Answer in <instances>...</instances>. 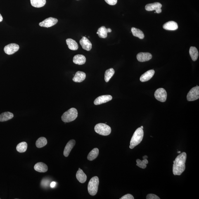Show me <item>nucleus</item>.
<instances>
[{
	"label": "nucleus",
	"mask_w": 199,
	"mask_h": 199,
	"mask_svg": "<svg viewBox=\"0 0 199 199\" xmlns=\"http://www.w3.org/2000/svg\"><path fill=\"white\" fill-rule=\"evenodd\" d=\"M187 154L186 152L180 154L173 161V172L174 175H181L186 169Z\"/></svg>",
	"instance_id": "1"
},
{
	"label": "nucleus",
	"mask_w": 199,
	"mask_h": 199,
	"mask_svg": "<svg viewBox=\"0 0 199 199\" xmlns=\"http://www.w3.org/2000/svg\"><path fill=\"white\" fill-rule=\"evenodd\" d=\"M144 136L143 129L141 127L138 128L133 134L131 138L129 148L133 149L135 147L139 145L142 141Z\"/></svg>",
	"instance_id": "2"
},
{
	"label": "nucleus",
	"mask_w": 199,
	"mask_h": 199,
	"mask_svg": "<svg viewBox=\"0 0 199 199\" xmlns=\"http://www.w3.org/2000/svg\"><path fill=\"white\" fill-rule=\"evenodd\" d=\"M78 115L77 111L76 108H72L63 114L62 120L65 122H70L75 120Z\"/></svg>",
	"instance_id": "3"
},
{
	"label": "nucleus",
	"mask_w": 199,
	"mask_h": 199,
	"mask_svg": "<svg viewBox=\"0 0 199 199\" xmlns=\"http://www.w3.org/2000/svg\"><path fill=\"white\" fill-rule=\"evenodd\" d=\"M99 181L97 176H94L90 180L88 185V191L89 194L94 196L98 193Z\"/></svg>",
	"instance_id": "4"
},
{
	"label": "nucleus",
	"mask_w": 199,
	"mask_h": 199,
	"mask_svg": "<svg viewBox=\"0 0 199 199\" xmlns=\"http://www.w3.org/2000/svg\"><path fill=\"white\" fill-rule=\"evenodd\" d=\"M94 130L98 134L101 136H107L111 132V128L107 124L99 123L95 126Z\"/></svg>",
	"instance_id": "5"
},
{
	"label": "nucleus",
	"mask_w": 199,
	"mask_h": 199,
	"mask_svg": "<svg viewBox=\"0 0 199 199\" xmlns=\"http://www.w3.org/2000/svg\"><path fill=\"white\" fill-rule=\"evenodd\" d=\"M188 101H194L199 98V87L197 86L191 89L187 97Z\"/></svg>",
	"instance_id": "6"
},
{
	"label": "nucleus",
	"mask_w": 199,
	"mask_h": 199,
	"mask_svg": "<svg viewBox=\"0 0 199 199\" xmlns=\"http://www.w3.org/2000/svg\"><path fill=\"white\" fill-rule=\"evenodd\" d=\"M155 97L158 101L164 102L166 100L167 93L166 90L163 88H159L155 93Z\"/></svg>",
	"instance_id": "7"
},
{
	"label": "nucleus",
	"mask_w": 199,
	"mask_h": 199,
	"mask_svg": "<svg viewBox=\"0 0 199 199\" xmlns=\"http://www.w3.org/2000/svg\"><path fill=\"white\" fill-rule=\"evenodd\" d=\"M162 5L160 3L155 2L153 3L147 4L145 6V9L147 11H152L154 10H156V12L157 13H161Z\"/></svg>",
	"instance_id": "8"
},
{
	"label": "nucleus",
	"mask_w": 199,
	"mask_h": 199,
	"mask_svg": "<svg viewBox=\"0 0 199 199\" xmlns=\"http://www.w3.org/2000/svg\"><path fill=\"white\" fill-rule=\"evenodd\" d=\"M19 49V46L18 44L12 43L7 45L4 48V51L7 54L10 55L13 54Z\"/></svg>",
	"instance_id": "9"
},
{
	"label": "nucleus",
	"mask_w": 199,
	"mask_h": 199,
	"mask_svg": "<svg viewBox=\"0 0 199 199\" xmlns=\"http://www.w3.org/2000/svg\"><path fill=\"white\" fill-rule=\"evenodd\" d=\"M58 22V19L54 18H50L46 19L42 22H40V26L48 28L56 25Z\"/></svg>",
	"instance_id": "10"
},
{
	"label": "nucleus",
	"mask_w": 199,
	"mask_h": 199,
	"mask_svg": "<svg viewBox=\"0 0 199 199\" xmlns=\"http://www.w3.org/2000/svg\"><path fill=\"white\" fill-rule=\"evenodd\" d=\"M112 96L110 95H102L98 97L95 100L94 102V104L98 105L106 103L107 102L111 101L112 99Z\"/></svg>",
	"instance_id": "11"
},
{
	"label": "nucleus",
	"mask_w": 199,
	"mask_h": 199,
	"mask_svg": "<svg viewBox=\"0 0 199 199\" xmlns=\"http://www.w3.org/2000/svg\"><path fill=\"white\" fill-rule=\"evenodd\" d=\"M80 44L83 49L86 51H89L92 48V44L91 41L85 37H83L80 40Z\"/></svg>",
	"instance_id": "12"
},
{
	"label": "nucleus",
	"mask_w": 199,
	"mask_h": 199,
	"mask_svg": "<svg viewBox=\"0 0 199 199\" xmlns=\"http://www.w3.org/2000/svg\"><path fill=\"white\" fill-rule=\"evenodd\" d=\"M152 57L151 53H140L136 56L137 60L140 62L149 61L151 59Z\"/></svg>",
	"instance_id": "13"
},
{
	"label": "nucleus",
	"mask_w": 199,
	"mask_h": 199,
	"mask_svg": "<svg viewBox=\"0 0 199 199\" xmlns=\"http://www.w3.org/2000/svg\"><path fill=\"white\" fill-rule=\"evenodd\" d=\"M75 143L76 141L74 139L70 140L67 143L63 151V155L65 157H67L68 156L71 151L75 146Z\"/></svg>",
	"instance_id": "14"
},
{
	"label": "nucleus",
	"mask_w": 199,
	"mask_h": 199,
	"mask_svg": "<svg viewBox=\"0 0 199 199\" xmlns=\"http://www.w3.org/2000/svg\"><path fill=\"white\" fill-rule=\"evenodd\" d=\"M155 71L153 70H150L145 73L140 77V81L141 82H147L151 79L153 77L155 74Z\"/></svg>",
	"instance_id": "15"
},
{
	"label": "nucleus",
	"mask_w": 199,
	"mask_h": 199,
	"mask_svg": "<svg viewBox=\"0 0 199 199\" xmlns=\"http://www.w3.org/2000/svg\"><path fill=\"white\" fill-rule=\"evenodd\" d=\"M112 32L111 29H106L105 26H102L98 29L97 34H98L100 38L105 39L107 36V33Z\"/></svg>",
	"instance_id": "16"
},
{
	"label": "nucleus",
	"mask_w": 199,
	"mask_h": 199,
	"mask_svg": "<svg viewBox=\"0 0 199 199\" xmlns=\"http://www.w3.org/2000/svg\"><path fill=\"white\" fill-rule=\"evenodd\" d=\"M164 29L167 30H176L178 28L177 22L174 21H169L166 22L163 26Z\"/></svg>",
	"instance_id": "17"
},
{
	"label": "nucleus",
	"mask_w": 199,
	"mask_h": 199,
	"mask_svg": "<svg viewBox=\"0 0 199 199\" xmlns=\"http://www.w3.org/2000/svg\"><path fill=\"white\" fill-rule=\"evenodd\" d=\"M86 75L84 72L77 71L73 78L74 82L80 83L83 82L86 78Z\"/></svg>",
	"instance_id": "18"
},
{
	"label": "nucleus",
	"mask_w": 199,
	"mask_h": 199,
	"mask_svg": "<svg viewBox=\"0 0 199 199\" xmlns=\"http://www.w3.org/2000/svg\"><path fill=\"white\" fill-rule=\"evenodd\" d=\"M34 169L38 172L44 173L47 172L48 167L47 165L43 163L39 162L34 166Z\"/></svg>",
	"instance_id": "19"
},
{
	"label": "nucleus",
	"mask_w": 199,
	"mask_h": 199,
	"mask_svg": "<svg viewBox=\"0 0 199 199\" xmlns=\"http://www.w3.org/2000/svg\"><path fill=\"white\" fill-rule=\"evenodd\" d=\"M73 60L76 64L82 65L85 63L86 58L84 55L78 54L74 57Z\"/></svg>",
	"instance_id": "20"
},
{
	"label": "nucleus",
	"mask_w": 199,
	"mask_h": 199,
	"mask_svg": "<svg viewBox=\"0 0 199 199\" xmlns=\"http://www.w3.org/2000/svg\"><path fill=\"white\" fill-rule=\"evenodd\" d=\"M76 177L79 182L84 183L87 180V176L83 172L82 169L79 168L76 174Z\"/></svg>",
	"instance_id": "21"
},
{
	"label": "nucleus",
	"mask_w": 199,
	"mask_h": 199,
	"mask_svg": "<svg viewBox=\"0 0 199 199\" xmlns=\"http://www.w3.org/2000/svg\"><path fill=\"white\" fill-rule=\"evenodd\" d=\"M66 43L69 49L73 51H75L78 49V45L74 40L71 39H67Z\"/></svg>",
	"instance_id": "22"
},
{
	"label": "nucleus",
	"mask_w": 199,
	"mask_h": 199,
	"mask_svg": "<svg viewBox=\"0 0 199 199\" xmlns=\"http://www.w3.org/2000/svg\"><path fill=\"white\" fill-rule=\"evenodd\" d=\"M14 115L10 112H3L0 115V122H5L13 118Z\"/></svg>",
	"instance_id": "23"
},
{
	"label": "nucleus",
	"mask_w": 199,
	"mask_h": 199,
	"mask_svg": "<svg viewBox=\"0 0 199 199\" xmlns=\"http://www.w3.org/2000/svg\"><path fill=\"white\" fill-rule=\"evenodd\" d=\"M190 54L194 61L197 60L198 57V52L197 48L194 46H191L189 51Z\"/></svg>",
	"instance_id": "24"
},
{
	"label": "nucleus",
	"mask_w": 199,
	"mask_h": 199,
	"mask_svg": "<svg viewBox=\"0 0 199 199\" xmlns=\"http://www.w3.org/2000/svg\"><path fill=\"white\" fill-rule=\"evenodd\" d=\"M31 4L34 7L39 8L46 4V0H30Z\"/></svg>",
	"instance_id": "25"
},
{
	"label": "nucleus",
	"mask_w": 199,
	"mask_h": 199,
	"mask_svg": "<svg viewBox=\"0 0 199 199\" xmlns=\"http://www.w3.org/2000/svg\"><path fill=\"white\" fill-rule=\"evenodd\" d=\"M131 31L133 35L135 37H138L141 39H142L144 38V34L139 29H136V28L132 27L131 28Z\"/></svg>",
	"instance_id": "26"
},
{
	"label": "nucleus",
	"mask_w": 199,
	"mask_h": 199,
	"mask_svg": "<svg viewBox=\"0 0 199 199\" xmlns=\"http://www.w3.org/2000/svg\"><path fill=\"white\" fill-rule=\"evenodd\" d=\"M99 154V150L98 148H95L90 152L88 155L87 158L88 160L92 161L94 160L98 156Z\"/></svg>",
	"instance_id": "27"
},
{
	"label": "nucleus",
	"mask_w": 199,
	"mask_h": 199,
	"mask_svg": "<svg viewBox=\"0 0 199 199\" xmlns=\"http://www.w3.org/2000/svg\"><path fill=\"white\" fill-rule=\"evenodd\" d=\"M115 73V71L113 68H111L105 71V82H108Z\"/></svg>",
	"instance_id": "28"
},
{
	"label": "nucleus",
	"mask_w": 199,
	"mask_h": 199,
	"mask_svg": "<svg viewBox=\"0 0 199 199\" xmlns=\"http://www.w3.org/2000/svg\"><path fill=\"white\" fill-rule=\"evenodd\" d=\"M27 148V143L26 142H23L19 143L17 145L16 150L19 153H24L26 151Z\"/></svg>",
	"instance_id": "29"
},
{
	"label": "nucleus",
	"mask_w": 199,
	"mask_h": 199,
	"mask_svg": "<svg viewBox=\"0 0 199 199\" xmlns=\"http://www.w3.org/2000/svg\"><path fill=\"white\" fill-rule=\"evenodd\" d=\"M47 141L46 138L43 137L39 138L36 142V146L38 148H41L47 144Z\"/></svg>",
	"instance_id": "30"
},
{
	"label": "nucleus",
	"mask_w": 199,
	"mask_h": 199,
	"mask_svg": "<svg viewBox=\"0 0 199 199\" xmlns=\"http://www.w3.org/2000/svg\"><path fill=\"white\" fill-rule=\"evenodd\" d=\"M136 162L137 163L136 166H138L141 168L142 169H145L146 168L147 166L146 164H145L142 160H140L139 159H138L136 160Z\"/></svg>",
	"instance_id": "31"
},
{
	"label": "nucleus",
	"mask_w": 199,
	"mask_h": 199,
	"mask_svg": "<svg viewBox=\"0 0 199 199\" xmlns=\"http://www.w3.org/2000/svg\"><path fill=\"white\" fill-rule=\"evenodd\" d=\"M147 199H160V198L156 195L150 194L147 195Z\"/></svg>",
	"instance_id": "32"
},
{
	"label": "nucleus",
	"mask_w": 199,
	"mask_h": 199,
	"mask_svg": "<svg viewBox=\"0 0 199 199\" xmlns=\"http://www.w3.org/2000/svg\"><path fill=\"white\" fill-rule=\"evenodd\" d=\"M107 4L110 5H115L117 4V0H105Z\"/></svg>",
	"instance_id": "33"
},
{
	"label": "nucleus",
	"mask_w": 199,
	"mask_h": 199,
	"mask_svg": "<svg viewBox=\"0 0 199 199\" xmlns=\"http://www.w3.org/2000/svg\"><path fill=\"white\" fill-rule=\"evenodd\" d=\"M41 184L43 187H46L49 185V181L47 180H43L41 182Z\"/></svg>",
	"instance_id": "34"
},
{
	"label": "nucleus",
	"mask_w": 199,
	"mask_h": 199,
	"mask_svg": "<svg viewBox=\"0 0 199 199\" xmlns=\"http://www.w3.org/2000/svg\"><path fill=\"white\" fill-rule=\"evenodd\" d=\"M120 199H134V197L131 194H127L122 197Z\"/></svg>",
	"instance_id": "35"
},
{
	"label": "nucleus",
	"mask_w": 199,
	"mask_h": 199,
	"mask_svg": "<svg viewBox=\"0 0 199 199\" xmlns=\"http://www.w3.org/2000/svg\"><path fill=\"white\" fill-rule=\"evenodd\" d=\"M56 183L55 182L53 181L50 184V186L51 188H54L55 186H56Z\"/></svg>",
	"instance_id": "36"
},
{
	"label": "nucleus",
	"mask_w": 199,
	"mask_h": 199,
	"mask_svg": "<svg viewBox=\"0 0 199 199\" xmlns=\"http://www.w3.org/2000/svg\"><path fill=\"white\" fill-rule=\"evenodd\" d=\"M145 164H148V161L147 160V159H143V160H142Z\"/></svg>",
	"instance_id": "37"
},
{
	"label": "nucleus",
	"mask_w": 199,
	"mask_h": 199,
	"mask_svg": "<svg viewBox=\"0 0 199 199\" xmlns=\"http://www.w3.org/2000/svg\"><path fill=\"white\" fill-rule=\"evenodd\" d=\"M3 20V18L2 15L0 14V22H2Z\"/></svg>",
	"instance_id": "38"
},
{
	"label": "nucleus",
	"mask_w": 199,
	"mask_h": 199,
	"mask_svg": "<svg viewBox=\"0 0 199 199\" xmlns=\"http://www.w3.org/2000/svg\"><path fill=\"white\" fill-rule=\"evenodd\" d=\"M148 158V156H143V159H147Z\"/></svg>",
	"instance_id": "39"
},
{
	"label": "nucleus",
	"mask_w": 199,
	"mask_h": 199,
	"mask_svg": "<svg viewBox=\"0 0 199 199\" xmlns=\"http://www.w3.org/2000/svg\"><path fill=\"white\" fill-rule=\"evenodd\" d=\"M141 128H142V129H143V126H141Z\"/></svg>",
	"instance_id": "40"
},
{
	"label": "nucleus",
	"mask_w": 199,
	"mask_h": 199,
	"mask_svg": "<svg viewBox=\"0 0 199 199\" xmlns=\"http://www.w3.org/2000/svg\"><path fill=\"white\" fill-rule=\"evenodd\" d=\"M177 153H180L181 152L180 151H178V152H177Z\"/></svg>",
	"instance_id": "41"
}]
</instances>
